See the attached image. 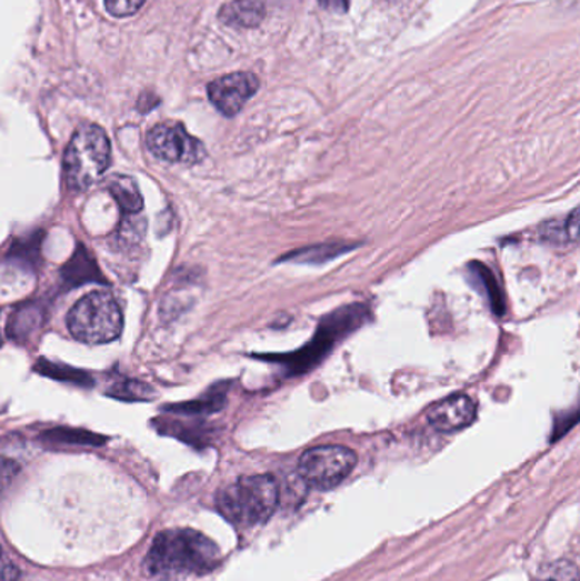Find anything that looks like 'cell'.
I'll use <instances>...</instances> for the list:
<instances>
[{"instance_id":"1","label":"cell","mask_w":580,"mask_h":581,"mask_svg":"<svg viewBox=\"0 0 580 581\" xmlns=\"http://www.w3.org/2000/svg\"><path fill=\"white\" fill-rule=\"evenodd\" d=\"M220 549L207 535L192 529H172L153 539L146 567L153 577L174 578L214 570Z\"/></svg>"},{"instance_id":"2","label":"cell","mask_w":580,"mask_h":581,"mask_svg":"<svg viewBox=\"0 0 580 581\" xmlns=\"http://www.w3.org/2000/svg\"><path fill=\"white\" fill-rule=\"evenodd\" d=\"M280 503V484L271 474L239 478L217 495V507L230 522L243 528L264 524Z\"/></svg>"},{"instance_id":"3","label":"cell","mask_w":580,"mask_h":581,"mask_svg":"<svg viewBox=\"0 0 580 581\" xmlns=\"http://www.w3.org/2000/svg\"><path fill=\"white\" fill-rule=\"evenodd\" d=\"M111 162V143L101 127L84 124L73 133L63 157L67 186L86 191L104 176Z\"/></svg>"},{"instance_id":"4","label":"cell","mask_w":580,"mask_h":581,"mask_svg":"<svg viewBox=\"0 0 580 581\" xmlns=\"http://www.w3.org/2000/svg\"><path fill=\"white\" fill-rule=\"evenodd\" d=\"M73 339L89 345L117 340L123 332V313L117 298L108 291H92L80 298L67 314Z\"/></svg>"},{"instance_id":"5","label":"cell","mask_w":580,"mask_h":581,"mask_svg":"<svg viewBox=\"0 0 580 581\" xmlns=\"http://www.w3.org/2000/svg\"><path fill=\"white\" fill-rule=\"evenodd\" d=\"M356 462L358 455L346 445H319L301 455L298 474L309 487L330 490L352 473Z\"/></svg>"},{"instance_id":"6","label":"cell","mask_w":580,"mask_h":581,"mask_svg":"<svg viewBox=\"0 0 580 581\" xmlns=\"http://www.w3.org/2000/svg\"><path fill=\"white\" fill-rule=\"evenodd\" d=\"M147 147L156 159L169 163H197L204 157V147L179 123L157 124L147 137Z\"/></svg>"},{"instance_id":"7","label":"cell","mask_w":580,"mask_h":581,"mask_svg":"<svg viewBox=\"0 0 580 581\" xmlns=\"http://www.w3.org/2000/svg\"><path fill=\"white\" fill-rule=\"evenodd\" d=\"M259 79L254 73H230L208 86V96L214 108L226 116H236L246 102L258 92Z\"/></svg>"},{"instance_id":"8","label":"cell","mask_w":580,"mask_h":581,"mask_svg":"<svg viewBox=\"0 0 580 581\" xmlns=\"http://www.w3.org/2000/svg\"><path fill=\"white\" fill-rule=\"evenodd\" d=\"M477 417V403L467 394H453L432 404L428 412L431 427L439 432H458L467 429Z\"/></svg>"},{"instance_id":"9","label":"cell","mask_w":580,"mask_h":581,"mask_svg":"<svg viewBox=\"0 0 580 581\" xmlns=\"http://www.w3.org/2000/svg\"><path fill=\"white\" fill-rule=\"evenodd\" d=\"M264 16V0H236L220 11V19L237 28H256Z\"/></svg>"},{"instance_id":"10","label":"cell","mask_w":580,"mask_h":581,"mask_svg":"<svg viewBox=\"0 0 580 581\" xmlns=\"http://www.w3.org/2000/svg\"><path fill=\"white\" fill-rule=\"evenodd\" d=\"M108 189L113 194V198L117 199L124 213L134 214L138 211H142L143 198L134 179L127 178V176H117V178L111 179Z\"/></svg>"},{"instance_id":"11","label":"cell","mask_w":580,"mask_h":581,"mask_svg":"<svg viewBox=\"0 0 580 581\" xmlns=\"http://www.w3.org/2000/svg\"><path fill=\"white\" fill-rule=\"evenodd\" d=\"M537 581H580V571L572 561H553L540 571Z\"/></svg>"},{"instance_id":"12","label":"cell","mask_w":580,"mask_h":581,"mask_svg":"<svg viewBox=\"0 0 580 581\" xmlns=\"http://www.w3.org/2000/svg\"><path fill=\"white\" fill-rule=\"evenodd\" d=\"M146 0H106V9L114 18H128L140 11Z\"/></svg>"},{"instance_id":"13","label":"cell","mask_w":580,"mask_h":581,"mask_svg":"<svg viewBox=\"0 0 580 581\" xmlns=\"http://www.w3.org/2000/svg\"><path fill=\"white\" fill-rule=\"evenodd\" d=\"M563 233H566V240H580V208H577L566 221Z\"/></svg>"},{"instance_id":"14","label":"cell","mask_w":580,"mask_h":581,"mask_svg":"<svg viewBox=\"0 0 580 581\" xmlns=\"http://www.w3.org/2000/svg\"><path fill=\"white\" fill-rule=\"evenodd\" d=\"M326 11L330 12H346L349 8V0H319Z\"/></svg>"},{"instance_id":"15","label":"cell","mask_w":580,"mask_h":581,"mask_svg":"<svg viewBox=\"0 0 580 581\" xmlns=\"http://www.w3.org/2000/svg\"><path fill=\"white\" fill-rule=\"evenodd\" d=\"M18 578V568L11 567L9 561H4V571H2V581H16Z\"/></svg>"}]
</instances>
